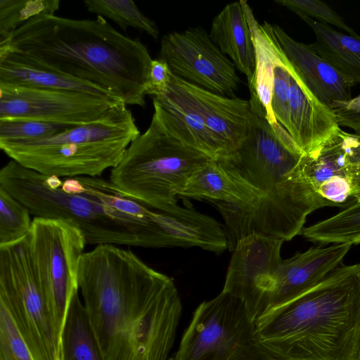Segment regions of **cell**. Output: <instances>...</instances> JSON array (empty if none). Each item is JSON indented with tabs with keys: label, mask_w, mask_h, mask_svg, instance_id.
I'll use <instances>...</instances> for the list:
<instances>
[{
	"label": "cell",
	"mask_w": 360,
	"mask_h": 360,
	"mask_svg": "<svg viewBox=\"0 0 360 360\" xmlns=\"http://www.w3.org/2000/svg\"><path fill=\"white\" fill-rule=\"evenodd\" d=\"M78 287L101 360H168L182 314L173 280L130 250L99 245L80 260Z\"/></svg>",
	"instance_id": "obj_1"
},
{
	"label": "cell",
	"mask_w": 360,
	"mask_h": 360,
	"mask_svg": "<svg viewBox=\"0 0 360 360\" xmlns=\"http://www.w3.org/2000/svg\"><path fill=\"white\" fill-rule=\"evenodd\" d=\"M122 103L120 97L0 82V119L25 118L78 126L104 117Z\"/></svg>",
	"instance_id": "obj_10"
},
{
	"label": "cell",
	"mask_w": 360,
	"mask_h": 360,
	"mask_svg": "<svg viewBox=\"0 0 360 360\" xmlns=\"http://www.w3.org/2000/svg\"><path fill=\"white\" fill-rule=\"evenodd\" d=\"M168 360H277L262 345L244 303L221 291L200 303Z\"/></svg>",
	"instance_id": "obj_8"
},
{
	"label": "cell",
	"mask_w": 360,
	"mask_h": 360,
	"mask_svg": "<svg viewBox=\"0 0 360 360\" xmlns=\"http://www.w3.org/2000/svg\"><path fill=\"white\" fill-rule=\"evenodd\" d=\"M302 234L320 245L360 243V200L336 214L304 228Z\"/></svg>",
	"instance_id": "obj_25"
},
{
	"label": "cell",
	"mask_w": 360,
	"mask_h": 360,
	"mask_svg": "<svg viewBox=\"0 0 360 360\" xmlns=\"http://www.w3.org/2000/svg\"><path fill=\"white\" fill-rule=\"evenodd\" d=\"M0 186L34 217L77 226L89 245L153 248L155 210L98 176L59 178L11 160L0 170Z\"/></svg>",
	"instance_id": "obj_3"
},
{
	"label": "cell",
	"mask_w": 360,
	"mask_h": 360,
	"mask_svg": "<svg viewBox=\"0 0 360 360\" xmlns=\"http://www.w3.org/2000/svg\"><path fill=\"white\" fill-rule=\"evenodd\" d=\"M66 360H101L78 293L70 309L65 331Z\"/></svg>",
	"instance_id": "obj_26"
},
{
	"label": "cell",
	"mask_w": 360,
	"mask_h": 360,
	"mask_svg": "<svg viewBox=\"0 0 360 360\" xmlns=\"http://www.w3.org/2000/svg\"><path fill=\"white\" fill-rule=\"evenodd\" d=\"M86 10L98 16L107 18L123 30L131 27L146 32L155 39L159 36L154 21L146 17L131 0H84Z\"/></svg>",
	"instance_id": "obj_27"
},
{
	"label": "cell",
	"mask_w": 360,
	"mask_h": 360,
	"mask_svg": "<svg viewBox=\"0 0 360 360\" xmlns=\"http://www.w3.org/2000/svg\"><path fill=\"white\" fill-rule=\"evenodd\" d=\"M302 20L316 36L311 48L342 75L360 84V35L344 34L310 18Z\"/></svg>",
	"instance_id": "obj_23"
},
{
	"label": "cell",
	"mask_w": 360,
	"mask_h": 360,
	"mask_svg": "<svg viewBox=\"0 0 360 360\" xmlns=\"http://www.w3.org/2000/svg\"><path fill=\"white\" fill-rule=\"evenodd\" d=\"M271 105L276 120L288 132L290 129V73L280 49L278 58L274 67Z\"/></svg>",
	"instance_id": "obj_33"
},
{
	"label": "cell",
	"mask_w": 360,
	"mask_h": 360,
	"mask_svg": "<svg viewBox=\"0 0 360 360\" xmlns=\"http://www.w3.org/2000/svg\"><path fill=\"white\" fill-rule=\"evenodd\" d=\"M351 248L349 244L319 245L282 259L273 274L261 317L320 283L342 265Z\"/></svg>",
	"instance_id": "obj_13"
},
{
	"label": "cell",
	"mask_w": 360,
	"mask_h": 360,
	"mask_svg": "<svg viewBox=\"0 0 360 360\" xmlns=\"http://www.w3.org/2000/svg\"><path fill=\"white\" fill-rule=\"evenodd\" d=\"M158 58L174 76L221 96L235 97L241 84L233 62L201 27L164 35Z\"/></svg>",
	"instance_id": "obj_11"
},
{
	"label": "cell",
	"mask_w": 360,
	"mask_h": 360,
	"mask_svg": "<svg viewBox=\"0 0 360 360\" xmlns=\"http://www.w3.org/2000/svg\"><path fill=\"white\" fill-rule=\"evenodd\" d=\"M275 2L285 6L302 19L310 18L319 22L330 24L343 30L348 34H358L325 2L318 0H277Z\"/></svg>",
	"instance_id": "obj_32"
},
{
	"label": "cell",
	"mask_w": 360,
	"mask_h": 360,
	"mask_svg": "<svg viewBox=\"0 0 360 360\" xmlns=\"http://www.w3.org/2000/svg\"><path fill=\"white\" fill-rule=\"evenodd\" d=\"M0 360H35L10 311L0 302Z\"/></svg>",
	"instance_id": "obj_31"
},
{
	"label": "cell",
	"mask_w": 360,
	"mask_h": 360,
	"mask_svg": "<svg viewBox=\"0 0 360 360\" xmlns=\"http://www.w3.org/2000/svg\"><path fill=\"white\" fill-rule=\"evenodd\" d=\"M172 76V72L164 60L159 58L152 60L146 85V95L156 96L165 94L168 89Z\"/></svg>",
	"instance_id": "obj_35"
},
{
	"label": "cell",
	"mask_w": 360,
	"mask_h": 360,
	"mask_svg": "<svg viewBox=\"0 0 360 360\" xmlns=\"http://www.w3.org/2000/svg\"><path fill=\"white\" fill-rule=\"evenodd\" d=\"M153 115L170 136L211 159L230 155L226 146L173 89L168 87L165 94L153 96Z\"/></svg>",
	"instance_id": "obj_19"
},
{
	"label": "cell",
	"mask_w": 360,
	"mask_h": 360,
	"mask_svg": "<svg viewBox=\"0 0 360 360\" xmlns=\"http://www.w3.org/2000/svg\"><path fill=\"white\" fill-rule=\"evenodd\" d=\"M0 302L10 311L35 360H66L65 339L39 281L27 236L0 245Z\"/></svg>",
	"instance_id": "obj_7"
},
{
	"label": "cell",
	"mask_w": 360,
	"mask_h": 360,
	"mask_svg": "<svg viewBox=\"0 0 360 360\" xmlns=\"http://www.w3.org/2000/svg\"><path fill=\"white\" fill-rule=\"evenodd\" d=\"M283 242L250 233L238 240L231 251L222 290L242 300L255 322L263 314L273 274L283 259Z\"/></svg>",
	"instance_id": "obj_12"
},
{
	"label": "cell",
	"mask_w": 360,
	"mask_h": 360,
	"mask_svg": "<svg viewBox=\"0 0 360 360\" xmlns=\"http://www.w3.org/2000/svg\"><path fill=\"white\" fill-rule=\"evenodd\" d=\"M245 3L240 0L227 4L213 19L209 36L230 58L236 68L246 76L250 84L255 69L256 55Z\"/></svg>",
	"instance_id": "obj_21"
},
{
	"label": "cell",
	"mask_w": 360,
	"mask_h": 360,
	"mask_svg": "<svg viewBox=\"0 0 360 360\" xmlns=\"http://www.w3.org/2000/svg\"><path fill=\"white\" fill-rule=\"evenodd\" d=\"M139 135L131 110L122 103L97 121L45 139L0 142V148L11 160L44 175L99 176L120 162Z\"/></svg>",
	"instance_id": "obj_5"
},
{
	"label": "cell",
	"mask_w": 360,
	"mask_h": 360,
	"mask_svg": "<svg viewBox=\"0 0 360 360\" xmlns=\"http://www.w3.org/2000/svg\"><path fill=\"white\" fill-rule=\"evenodd\" d=\"M71 127L25 118L0 119V142L45 139Z\"/></svg>",
	"instance_id": "obj_30"
},
{
	"label": "cell",
	"mask_w": 360,
	"mask_h": 360,
	"mask_svg": "<svg viewBox=\"0 0 360 360\" xmlns=\"http://www.w3.org/2000/svg\"><path fill=\"white\" fill-rule=\"evenodd\" d=\"M226 146L230 155L245 139L251 118L249 101L221 96L172 74L169 85Z\"/></svg>",
	"instance_id": "obj_14"
},
{
	"label": "cell",
	"mask_w": 360,
	"mask_h": 360,
	"mask_svg": "<svg viewBox=\"0 0 360 360\" xmlns=\"http://www.w3.org/2000/svg\"><path fill=\"white\" fill-rule=\"evenodd\" d=\"M27 238L39 281L65 339L70 309L79 291V266L86 240L69 221L38 217H34Z\"/></svg>",
	"instance_id": "obj_9"
},
{
	"label": "cell",
	"mask_w": 360,
	"mask_h": 360,
	"mask_svg": "<svg viewBox=\"0 0 360 360\" xmlns=\"http://www.w3.org/2000/svg\"><path fill=\"white\" fill-rule=\"evenodd\" d=\"M341 162L352 186V197L360 200V135L340 131L336 137Z\"/></svg>",
	"instance_id": "obj_34"
},
{
	"label": "cell",
	"mask_w": 360,
	"mask_h": 360,
	"mask_svg": "<svg viewBox=\"0 0 360 360\" xmlns=\"http://www.w3.org/2000/svg\"><path fill=\"white\" fill-rule=\"evenodd\" d=\"M284 60L290 73L288 133L304 155L311 154L342 129L332 109L311 91L285 56Z\"/></svg>",
	"instance_id": "obj_15"
},
{
	"label": "cell",
	"mask_w": 360,
	"mask_h": 360,
	"mask_svg": "<svg viewBox=\"0 0 360 360\" xmlns=\"http://www.w3.org/2000/svg\"><path fill=\"white\" fill-rule=\"evenodd\" d=\"M31 215L22 203L0 186V245L27 237L32 227Z\"/></svg>",
	"instance_id": "obj_29"
},
{
	"label": "cell",
	"mask_w": 360,
	"mask_h": 360,
	"mask_svg": "<svg viewBox=\"0 0 360 360\" xmlns=\"http://www.w3.org/2000/svg\"><path fill=\"white\" fill-rule=\"evenodd\" d=\"M210 159L167 134L153 115L110 169L109 180L125 195L159 210L176 203L192 173Z\"/></svg>",
	"instance_id": "obj_6"
},
{
	"label": "cell",
	"mask_w": 360,
	"mask_h": 360,
	"mask_svg": "<svg viewBox=\"0 0 360 360\" xmlns=\"http://www.w3.org/2000/svg\"><path fill=\"white\" fill-rule=\"evenodd\" d=\"M283 56L306 86L330 108L336 101L351 99L352 82L335 70L309 46L290 37L276 25L264 23Z\"/></svg>",
	"instance_id": "obj_17"
},
{
	"label": "cell",
	"mask_w": 360,
	"mask_h": 360,
	"mask_svg": "<svg viewBox=\"0 0 360 360\" xmlns=\"http://www.w3.org/2000/svg\"><path fill=\"white\" fill-rule=\"evenodd\" d=\"M59 0H0V39L10 36L31 19L55 15Z\"/></svg>",
	"instance_id": "obj_28"
},
{
	"label": "cell",
	"mask_w": 360,
	"mask_h": 360,
	"mask_svg": "<svg viewBox=\"0 0 360 360\" xmlns=\"http://www.w3.org/2000/svg\"><path fill=\"white\" fill-rule=\"evenodd\" d=\"M302 167L315 190L331 207L345 208L355 202L342 169L336 136L319 150L304 155Z\"/></svg>",
	"instance_id": "obj_22"
},
{
	"label": "cell",
	"mask_w": 360,
	"mask_h": 360,
	"mask_svg": "<svg viewBox=\"0 0 360 360\" xmlns=\"http://www.w3.org/2000/svg\"><path fill=\"white\" fill-rule=\"evenodd\" d=\"M358 360H360V351H359V359Z\"/></svg>",
	"instance_id": "obj_37"
},
{
	"label": "cell",
	"mask_w": 360,
	"mask_h": 360,
	"mask_svg": "<svg viewBox=\"0 0 360 360\" xmlns=\"http://www.w3.org/2000/svg\"><path fill=\"white\" fill-rule=\"evenodd\" d=\"M155 211V248L198 247L217 254L228 249L224 226L191 205L176 202Z\"/></svg>",
	"instance_id": "obj_16"
},
{
	"label": "cell",
	"mask_w": 360,
	"mask_h": 360,
	"mask_svg": "<svg viewBox=\"0 0 360 360\" xmlns=\"http://www.w3.org/2000/svg\"><path fill=\"white\" fill-rule=\"evenodd\" d=\"M330 108L340 127L349 128L360 135V94L348 101L334 102Z\"/></svg>",
	"instance_id": "obj_36"
},
{
	"label": "cell",
	"mask_w": 360,
	"mask_h": 360,
	"mask_svg": "<svg viewBox=\"0 0 360 360\" xmlns=\"http://www.w3.org/2000/svg\"><path fill=\"white\" fill-rule=\"evenodd\" d=\"M0 45L63 75L107 89L127 105H146L153 59L139 39L121 34L101 16H37L1 39Z\"/></svg>",
	"instance_id": "obj_2"
},
{
	"label": "cell",
	"mask_w": 360,
	"mask_h": 360,
	"mask_svg": "<svg viewBox=\"0 0 360 360\" xmlns=\"http://www.w3.org/2000/svg\"><path fill=\"white\" fill-rule=\"evenodd\" d=\"M179 196L208 200L218 209L237 213L252 212L261 197L257 191L214 159L192 173Z\"/></svg>",
	"instance_id": "obj_18"
},
{
	"label": "cell",
	"mask_w": 360,
	"mask_h": 360,
	"mask_svg": "<svg viewBox=\"0 0 360 360\" xmlns=\"http://www.w3.org/2000/svg\"><path fill=\"white\" fill-rule=\"evenodd\" d=\"M0 82L119 97L107 89L63 75L15 49L3 45H0Z\"/></svg>",
	"instance_id": "obj_20"
},
{
	"label": "cell",
	"mask_w": 360,
	"mask_h": 360,
	"mask_svg": "<svg viewBox=\"0 0 360 360\" xmlns=\"http://www.w3.org/2000/svg\"><path fill=\"white\" fill-rule=\"evenodd\" d=\"M245 10L252 35L256 65L252 82L248 84L250 93L257 98L263 106L267 119L272 125L278 122L271 109V101L274 81V67L279 56V48L264 25H259L247 2Z\"/></svg>",
	"instance_id": "obj_24"
},
{
	"label": "cell",
	"mask_w": 360,
	"mask_h": 360,
	"mask_svg": "<svg viewBox=\"0 0 360 360\" xmlns=\"http://www.w3.org/2000/svg\"><path fill=\"white\" fill-rule=\"evenodd\" d=\"M255 326L262 345L277 360H358L360 263L342 264Z\"/></svg>",
	"instance_id": "obj_4"
}]
</instances>
